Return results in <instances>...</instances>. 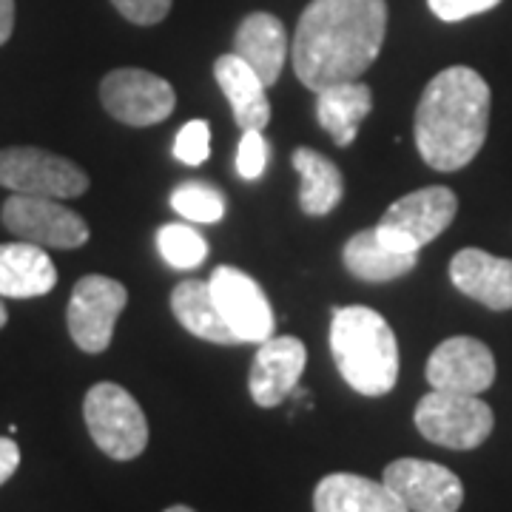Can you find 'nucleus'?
<instances>
[{"mask_svg": "<svg viewBox=\"0 0 512 512\" xmlns=\"http://www.w3.org/2000/svg\"><path fill=\"white\" fill-rule=\"evenodd\" d=\"M214 77L220 83L222 94L228 97L234 120L242 131L262 128L271 123V103H268V86L259 80V74L234 52L217 57L214 63Z\"/></svg>", "mask_w": 512, "mask_h": 512, "instance_id": "nucleus-19", "label": "nucleus"}, {"mask_svg": "<svg viewBox=\"0 0 512 512\" xmlns=\"http://www.w3.org/2000/svg\"><path fill=\"white\" fill-rule=\"evenodd\" d=\"M416 430L447 450H476L495 427L493 407L478 396L433 390L416 404Z\"/></svg>", "mask_w": 512, "mask_h": 512, "instance_id": "nucleus-6", "label": "nucleus"}, {"mask_svg": "<svg viewBox=\"0 0 512 512\" xmlns=\"http://www.w3.org/2000/svg\"><path fill=\"white\" fill-rule=\"evenodd\" d=\"M234 55L242 57L259 80L271 89L288 60V32L285 23L268 15V12H254L239 23L234 35Z\"/></svg>", "mask_w": 512, "mask_h": 512, "instance_id": "nucleus-17", "label": "nucleus"}, {"mask_svg": "<svg viewBox=\"0 0 512 512\" xmlns=\"http://www.w3.org/2000/svg\"><path fill=\"white\" fill-rule=\"evenodd\" d=\"M498 3L501 0H427L430 12L444 23H458V20L481 15V12H490Z\"/></svg>", "mask_w": 512, "mask_h": 512, "instance_id": "nucleus-29", "label": "nucleus"}, {"mask_svg": "<svg viewBox=\"0 0 512 512\" xmlns=\"http://www.w3.org/2000/svg\"><path fill=\"white\" fill-rule=\"evenodd\" d=\"M126 302V285L111 276L89 274L77 279L66 311V325L74 345L83 353H103L114 339V325Z\"/></svg>", "mask_w": 512, "mask_h": 512, "instance_id": "nucleus-8", "label": "nucleus"}, {"mask_svg": "<svg viewBox=\"0 0 512 512\" xmlns=\"http://www.w3.org/2000/svg\"><path fill=\"white\" fill-rule=\"evenodd\" d=\"M6 322H9V313H6V305L0 302V328H6Z\"/></svg>", "mask_w": 512, "mask_h": 512, "instance_id": "nucleus-32", "label": "nucleus"}, {"mask_svg": "<svg viewBox=\"0 0 512 512\" xmlns=\"http://www.w3.org/2000/svg\"><path fill=\"white\" fill-rule=\"evenodd\" d=\"M165 512H194L191 507H185V504H174V507H168Z\"/></svg>", "mask_w": 512, "mask_h": 512, "instance_id": "nucleus-33", "label": "nucleus"}, {"mask_svg": "<svg viewBox=\"0 0 512 512\" xmlns=\"http://www.w3.org/2000/svg\"><path fill=\"white\" fill-rule=\"evenodd\" d=\"M268 165V143L262 131H242V140L237 148V174L242 180H259Z\"/></svg>", "mask_w": 512, "mask_h": 512, "instance_id": "nucleus-27", "label": "nucleus"}, {"mask_svg": "<svg viewBox=\"0 0 512 512\" xmlns=\"http://www.w3.org/2000/svg\"><path fill=\"white\" fill-rule=\"evenodd\" d=\"M0 220L23 242H35L40 248L72 251L89 242L86 220L52 197H26L12 194L0 208Z\"/></svg>", "mask_w": 512, "mask_h": 512, "instance_id": "nucleus-9", "label": "nucleus"}, {"mask_svg": "<svg viewBox=\"0 0 512 512\" xmlns=\"http://www.w3.org/2000/svg\"><path fill=\"white\" fill-rule=\"evenodd\" d=\"M330 353L342 379L362 396H384L399 382L396 333L373 308H333Z\"/></svg>", "mask_w": 512, "mask_h": 512, "instance_id": "nucleus-3", "label": "nucleus"}, {"mask_svg": "<svg viewBox=\"0 0 512 512\" xmlns=\"http://www.w3.org/2000/svg\"><path fill=\"white\" fill-rule=\"evenodd\" d=\"M83 416L94 444L114 461H131L146 450V413L126 387L114 382L94 384L83 399Z\"/></svg>", "mask_w": 512, "mask_h": 512, "instance_id": "nucleus-4", "label": "nucleus"}, {"mask_svg": "<svg viewBox=\"0 0 512 512\" xmlns=\"http://www.w3.org/2000/svg\"><path fill=\"white\" fill-rule=\"evenodd\" d=\"M382 481L410 512H458L464 501L461 478L444 464L424 458H396L384 467Z\"/></svg>", "mask_w": 512, "mask_h": 512, "instance_id": "nucleus-12", "label": "nucleus"}, {"mask_svg": "<svg viewBox=\"0 0 512 512\" xmlns=\"http://www.w3.org/2000/svg\"><path fill=\"white\" fill-rule=\"evenodd\" d=\"M208 282H211V293L217 299L222 319L237 333L239 342L259 345L274 336V308L254 276H248L234 265H220Z\"/></svg>", "mask_w": 512, "mask_h": 512, "instance_id": "nucleus-11", "label": "nucleus"}, {"mask_svg": "<svg viewBox=\"0 0 512 512\" xmlns=\"http://www.w3.org/2000/svg\"><path fill=\"white\" fill-rule=\"evenodd\" d=\"M424 373L433 390L478 396L495 382L493 350L473 336H453L430 353Z\"/></svg>", "mask_w": 512, "mask_h": 512, "instance_id": "nucleus-13", "label": "nucleus"}, {"mask_svg": "<svg viewBox=\"0 0 512 512\" xmlns=\"http://www.w3.org/2000/svg\"><path fill=\"white\" fill-rule=\"evenodd\" d=\"M450 279L458 291L490 311H512V259L481 248H464L450 262Z\"/></svg>", "mask_w": 512, "mask_h": 512, "instance_id": "nucleus-15", "label": "nucleus"}, {"mask_svg": "<svg viewBox=\"0 0 512 512\" xmlns=\"http://www.w3.org/2000/svg\"><path fill=\"white\" fill-rule=\"evenodd\" d=\"M0 185L26 197L74 200L89 191V174L52 151L12 146L0 148Z\"/></svg>", "mask_w": 512, "mask_h": 512, "instance_id": "nucleus-7", "label": "nucleus"}, {"mask_svg": "<svg viewBox=\"0 0 512 512\" xmlns=\"http://www.w3.org/2000/svg\"><path fill=\"white\" fill-rule=\"evenodd\" d=\"M157 248L163 259L171 268L180 271H194L200 268L208 256V242L200 231H194L191 225H180V222H168L157 234Z\"/></svg>", "mask_w": 512, "mask_h": 512, "instance_id": "nucleus-24", "label": "nucleus"}, {"mask_svg": "<svg viewBox=\"0 0 512 512\" xmlns=\"http://www.w3.org/2000/svg\"><path fill=\"white\" fill-rule=\"evenodd\" d=\"M171 311L188 333L214 345H239L237 333L222 319L208 279H185L171 293Z\"/></svg>", "mask_w": 512, "mask_h": 512, "instance_id": "nucleus-21", "label": "nucleus"}, {"mask_svg": "<svg viewBox=\"0 0 512 512\" xmlns=\"http://www.w3.org/2000/svg\"><path fill=\"white\" fill-rule=\"evenodd\" d=\"M342 262H345L348 274L362 282H393L416 268L419 254L390 251L379 239L376 228H365L345 242Z\"/></svg>", "mask_w": 512, "mask_h": 512, "instance_id": "nucleus-22", "label": "nucleus"}, {"mask_svg": "<svg viewBox=\"0 0 512 512\" xmlns=\"http://www.w3.org/2000/svg\"><path fill=\"white\" fill-rule=\"evenodd\" d=\"M308 365V348L296 336H271L259 342L254 365L248 373V390L259 407L282 404L293 390Z\"/></svg>", "mask_w": 512, "mask_h": 512, "instance_id": "nucleus-14", "label": "nucleus"}, {"mask_svg": "<svg viewBox=\"0 0 512 512\" xmlns=\"http://www.w3.org/2000/svg\"><path fill=\"white\" fill-rule=\"evenodd\" d=\"M57 285V268L35 242H0V296L35 299Z\"/></svg>", "mask_w": 512, "mask_h": 512, "instance_id": "nucleus-18", "label": "nucleus"}, {"mask_svg": "<svg viewBox=\"0 0 512 512\" xmlns=\"http://www.w3.org/2000/svg\"><path fill=\"white\" fill-rule=\"evenodd\" d=\"M211 154V128L205 120H188L174 143V157L185 165H202Z\"/></svg>", "mask_w": 512, "mask_h": 512, "instance_id": "nucleus-26", "label": "nucleus"}, {"mask_svg": "<svg viewBox=\"0 0 512 512\" xmlns=\"http://www.w3.org/2000/svg\"><path fill=\"white\" fill-rule=\"evenodd\" d=\"M171 208L191 222H220L225 217V197L220 188L208 183H183L174 188L171 194Z\"/></svg>", "mask_w": 512, "mask_h": 512, "instance_id": "nucleus-25", "label": "nucleus"}, {"mask_svg": "<svg viewBox=\"0 0 512 512\" xmlns=\"http://www.w3.org/2000/svg\"><path fill=\"white\" fill-rule=\"evenodd\" d=\"M18 467H20V447L12 439L0 436V487L18 473Z\"/></svg>", "mask_w": 512, "mask_h": 512, "instance_id": "nucleus-30", "label": "nucleus"}, {"mask_svg": "<svg viewBox=\"0 0 512 512\" xmlns=\"http://www.w3.org/2000/svg\"><path fill=\"white\" fill-rule=\"evenodd\" d=\"M316 512H410L402 498L384 481L356 476V473H330L313 490Z\"/></svg>", "mask_w": 512, "mask_h": 512, "instance_id": "nucleus-16", "label": "nucleus"}, {"mask_svg": "<svg viewBox=\"0 0 512 512\" xmlns=\"http://www.w3.org/2000/svg\"><path fill=\"white\" fill-rule=\"evenodd\" d=\"M490 86L467 66L439 72L421 94L416 109V146L436 171H461L476 160L490 128Z\"/></svg>", "mask_w": 512, "mask_h": 512, "instance_id": "nucleus-2", "label": "nucleus"}, {"mask_svg": "<svg viewBox=\"0 0 512 512\" xmlns=\"http://www.w3.org/2000/svg\"><path fill=\"white\" fill-rule=\"evenodd\" d=\"M387 35L384 0H311L293 35V72L313 94L362 80Z\"/></svg>", "mask_w": 512, "mask_h": 512, "instance_id": "nucleus-1", "label": "nucleus"}, {"mask_svg": "<svg viewBox=\"0 0 512 512\" xmlns=\"http://www.w3.org/2000/svg\"><path fill=\"white\" fill-rule=\"evenodd\" d=\"M458 197L447 185H430L396 200L376 225V234L390 251L419 254L424 245L439 239L456 220Z\"/></svg>", "mask_w": 512, "mask_h": 512, "instance_id": "nucleus-5", "label": "nucleus"}, {"mask_svg": "<svg viewBox=\"0 0 512 512\" xmlns=\"http://www.w3.org/2000/svg\"><path fill=\"white\" fill-rule=\"evenodd\" d=\"M114 9L128 20V23H137V26H154L165 20V15L171 12V3L174 0H111Z\"/></svg>", "mask_w": 512, "mask_h": 512, "instance_id": "nucleus-28", "label": "nucleus"}, {"mask_svg": "<svg viewBox=\"0 0 512 512\" xmlns=\"http://www.w3.org/2000/svg\"><path fill=\"white\" fill-rule=\"evenodd\" d=\"M15 32V0H0V46Z\"/></svg>", "mask_w": 512, "mask_h": 512, "instance_id": "nucleus-31", "label": "nucleus"}, {"mask_svg": "<svg viewBox=\"0 0 512 512\" xmlns=\"http://www.w3.org/2000/svg\"><path fill=\"white\" fill-rule=\"evenodd\" d=\"M370 109H373V92L362 80L336 83L316 92V120L333 137V143L342 148H348L356 140L359 126Z\"/></svg>", "mask_w": 512, "mask_h": 512, "instance_id": "nucleus-20", "label": "nucleus"}, {"mask_svg": "<svg viewBox=\"0 0 512 512\" xmlns=\"http://www.w3.org/2000/svg\"><path fill=\"white\" fill-rule=\"evenodd\" d=\"M100 103L114 120L134 128L163 123L177 106L174 86L146 69H114L100 83Z\"/></svg>", "mask_w": 512, "mask_h": 512, "instance_id": "nucleus-10", "label": "nucleus"}, {"mask_svg": "<svg viewBox=\"0 0 512 512\" xmlns=\"http://www.w3.org/2000/svg\"><path fill=\"white\" fill-rule=\"evenodd\" d=\"M293 168L299 171V180H302L299 205L308 217H325L342 202V197H345L342 171L325 154H319L313 148H296L293 151Z\"/></svg>", "mask_w": 512, "mask_h": 512, "instance_id": "nucleus-23", "label": "nucleus"}]
</instances>
